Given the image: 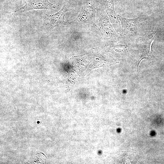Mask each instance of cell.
I'll return each mask as SVG.
<instances>
[{"mask_svg": "<svg viewBox=\"0 0 164 164\" xmlns=\"http://www.w3.org/2000/svg\"><path fill=\"white\" fill-rule=\"evenodd\" d=\"M25 5L17 12H24L35 9H47L54 10L55 8L48 0H25Z\"/></svg>", "mask_w": 164, "mask_h": 164, "instance_id": "obj_1", "label": "cell"}, {"mask_svg": "<svg viewBox=\"0 0 164 164\" xmlns=\"http://www.w3.org/2000/svg\"><path fill=\"white\" fill-rule=\"evenodd\" d=\"M67 10L65 6L58 12L52 15H47L44 19L45 25L47 27L53 28L65 23L64 16Z\"/></svg>", "mask_w": 164, "mask_h": 164, "instance_id": "obj_2", "label": "cell"}, {"mask_svg": "<svg viewBox=\"0 0 164 164\" xmlns=\"http://www.w3.org/2000/svg\"><path fill=\"white\" fill-rule=\"evenodd\" d=\"M121 22L125 32L128 33L134 32L137 27L138 19H128L118 16Z\"/></svg>", "mask_w": 164, "mask_h": 164, "instance_id": "obj_3", "label": "cell"}, {"mask_svg": "<svg viewBox=\"0 0 164 164\" xmlns=\"http://www.w3.org/2000/svg\"><path fill=\"white\" fill-rule=\"evenodd\" d=\"M152 41V39H149L145 43L143 49L142 54L141 57L140 61L144 58H148L151 55V46Z\"/></svg>", "mask_w": 164, "mask_h": 164, "instance_id": "obj_4", "label": "cell"}]
</instances>
